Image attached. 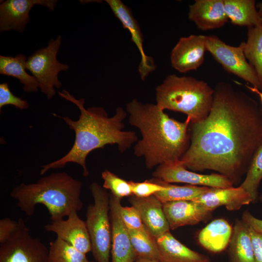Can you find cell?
Instances as JSON below:
<instances>
[{"instance_id":"obj_1","label":"cell","mask_w":262,"mask_h":262,"mask_svg":"<svg viewBox=\"0 0 262 262\" xmlns=\"http://www.w3.org/2000/svg\"><path fill=\"white\" fill-rule=\"evenodd\" d=\"M213 89L208 115L190 124V145L180 161L188 169L214 170L237 184L262 144V107L227 82Z\"/></svg>"},{"instance_id":"obj_23","label":"cell","mask_w":262,"mask_h":262,"mask_svg":"<svg viewBox=\"0 0 262 262\" xmlns=\"http://www.w3.org/2000/svg\"><path fill=\"white\" fill-rule=\"evenodd\" d=\"M229 245L230 262H255L248 226L243 220H236Z\"/></svg>"},{"instance_id":"obj_37","label":"cell","mask_w":262,"mask_h":262,"mask_svg":"<svg viewBox=\"0 0 262 262\" xmlns=\"http://www.w3.org/2000/svg\"><path fill=\"white\" fill-rule=\"evenodd\" d=\"M245 86L249 90H250L251 92L257 94L259 96L260 100H261L262 107V92H261L260 90H259L257 88L253 87V86H250L247 84H245Z\"/></svg>"},{"instance_id":"obj_5","label":"cell","mask_w":262,"mask_h":262,"mask_svg":"<svg viewBox=\"0 0 262 262\" xmlns=\"http://www.w3.org/2000/svg\"><path fill=\"white\" fill-rule=\"evenodd\" d=\"M155 90L156 104L161 108L186 115L190 123L205 119L212 108L214 89L192 76L169 75Z\"/></svg>"},{"instance_id":"obj_15","label":"cell","mask_w":262,"mask_h":262,"mask_svg":"<svg viewBox=\"0 0 262 262\" xmlns=\"http://www.w3.org/2000/svg\"><path fill=\"white\" fill-rule=\"evenodd\" d=\"M45 229L68 243L79 251L86 254L91 251V243L85 221L77 212L71 213L66 219L51 221L45 226Z\"/></svg>"},{"instance_id":"obj_29","label":"cell","mask_w":262,"mask_h":262,"mask_svg":"<svg viewBox=\"0 0 262 262\" xmlns=\"http://www.w3.org/2000/svg\"><path fill=\"white\" fill-rule=\"evenodd\" d=\"M262 179V144L260 146L250 164L244 181L240 186L251 196L253 202L258 197V189Z\"/></svg>"},{"instance_id":"obj_25","label":"cell","mask_w":262,"mask_h":262,"mask_svg":"<svg viewBox=\"0 0 262 262\" xmlns=\"http://www.w3.org/2000/svg\"><path fill=\"white\" fill-rule=\"evenodd\" d=\"M157 179L164 186V189L156 193L154 195L162 203L178 200H192L210 188L209 187L192 185L179 186Z\"/></svg>"},{"instance_id":"obj_26","label":"cell","mask_w":262,"mask_h":262,"mask_svg":"<svg viewBox=\"0 0 262 262\" xmlns=\"http://www.w3.org/2000/svg\"><path fill=\"white\" fill-rule=\"evenodd\" d=\"M244 52L262 85V25L248 28Z\"/></svg>"},{"instance_id":"obj_8","label":"cell","mask_w":262,"mask_h":262,"mask_svg":"<svg viewBox=\"0 0 262 262\" xmlns=\"http://www.w3.org/2000/svg\"><path fill=\"white\" fill-rule=\"evenodd\" d=\"M14 231L0 243V262H50L49 248L33 237L23 219H18Z\"/></svg>"},{"instance_id":"obj_21","label":"cell","mask_w":262,"mask_h":262,"mask_svg":"<svg viewBox=\"0 0 262 262\" xmlns=\"http://www.w3.org/2000/svg\"><path fill=\"white\" fill-rule=\"evenodd\" d=\"M233 228L222 218L215 219L206 226L198 233V241L206 249L217 253L229 245Z\"/></svg>"},{"instance_id":"obj_2","label":"cell","mask_w":262,"mask_h":262,"mask_svg":"<svg viewBox=\"0 0 262 262\" xmlns=\"http://www.w3.org/2000/svg\"><path fill=\"white\" fill-rule=\"evenodd\" d=\"M58 94L62 98L75 104L80 110V114L77 120H73L67 116H59L74 131L75 141L71 148L65 156L43 165L40 175L45 174L50 169L63 168L68 163H74L82 167L83 175L86 177L89 173L86 165V159L91 151L103 148L107 145L116 144L118 150L123 153L138 140L135 132L123 131V121L127 113L122 107H117L115 114L109 117L102 107L86 109L83 98L77 99L65 89L58 92Z\"/></svg>"},{"instance_id":"obj_30","label":"cell","mask_w":262,"mask_h":262,"mask_svg":"<svg viewBox=\"0 0 262 262\" xmlns=\"http://www.w3.org/2000/svg\"><path fill=\"white\" fill-rule=\"evenodd\" d=\"M103 180L102 187L109 190L111 194L121 199L132 195L129 181H126L108 170H104L101 174Z\"/></svg>"},{"instance_id":"obj_35","label":"cell","mask_w":262,"mask_h":262,"mask_svg":"<svg viewBox=\"0 0 262 262\" xmlns=\"http://www.w3.org/2000/svg\"><path fill=\"white\" fill-rule=\"evenodd\" d=\"M18 221L5 217L0 220V243L5 241L17 227Z\"/></svg>"},{"instance_id":"obj_16","label":"cell","mask_w":262,"mask_h":262,"mask_svg":"<svg viewBox=\"0 0 262 262\" xmlns=\"http://www.w3.org/2000/svg\"><path fill=\"white\" fill-rule=\"evenodd\" d=\"M163 208L170 229L197 224L208 219L213 212L202 204L191 200L165 202L163 203Z\"/></svg>"},{"instance_id":"obj_9","label":"cell","mask_w":262,"mask_h":262,"mask_svg":"<svg viewBox=\"0 0 262 262\" xmlns=\"http://www.w3.org/2000/svg\"><path fill=\"white\" fill-rule=\"evenodd\" d=\"M206 47L207 51L226 71L262 91L257 73L244 54V42L234 47L226 44L216 35H206Z\"/></svg>"},{"instance_id":"obj_36","label":"cell","mask_w":262,"mask_h":262,"mask_svg":"<svg viewBox=\"0 0 262 262\" xmlns=\"http://www.w3.org/2000/svg\"><path fill=\"white\" fill-rule=\"evenodd\" d=\"M242 220L247 225L262 234V220L254 216L248 211L244 212Z\"/></svg>"},{"instance_id":"obj_4","label":"cell","mask_w":262,"mask_h":262,"mask_svg":"<svg viewBox=\"0 0 262 262\" xmlns=\"http://www.w3.org/2000/svg\"><path fill=\"white\" fill-rule=\"evenodd\" d=\"M82 182L65 172L52 173L36 182L21 183L11 191V197L27 215L35 212V206H45L51 221L64 219L83 206L81 198Z\"/></svg>"},{"instance_id":"obj_12","label":"cell","mask_w":262,"mask_h":262,"mask_svg":"<svg viewBox=\"0 0 262 262\" xmlns=\"http://www.w3.org/2000/svg\"><path fill=\"white\" fill-rule=\"evenodd\" d=\"M206 50V35L180 37L171 52V66L180 73L196 70L203 64Z\"/></svg>"},{"instance_id":"obj_28","label":"cell","mask_w":262,"mask_h":262,"mask_svg":"<svg viewBox=\"0 0 262 262\" xmlns=\"http://www.w3.org/2000/svg\"><path fill=\"white\" fill-rule=\"evenodd\" d=\"M49 250L50 262H90L85 254L58 237L50 242Z\"/></svg>"},{"instance_id":"obj_13","label":"cell","mask_w":262,"mask_h":262,"mask_svg":"<svg viewBox=\"0 0 262 262\" xmlns=\"http://www.w3.org/2000/svg\"><path fill=\"white\" fill-rule=\"evenodd\" d=\"M56 0H7L0 5V31L16 30L22 33L30 21L29 13L35 5L54 9Z\"/></svg>"},{"instance_id":"obj_18","label":"cell","mask_w":262,"mask_h":262,"mask_svg":"<svg viewBox=\"0 0 262 262\" xmlns=\"http://www.w3.org/2000/svg\"><path fill=\"white\" fill-rule=\"evenodd\" d=\"M188 16L202 31L220 28L229 20L224 0H196L189 6Z\"/></svg>"},{"instance_id":"obj_10","label":"cell","mask_w":262,"mask_h":262,"mask_svg":"<svg viewBox=\"0 0 262 262\" xmlns=\"http://www.w3.org/2000/svg\"><path fill=\"white\" fill-rule=\"evenodd\" d=\"M152 176L169 183H185L188 185L212 188H228L233 185L229 179L220 174L205 175L188 170L180 160L158 166Z\"/></svg>"},{"instance_id":"obj_33","label":"cell","mask_w":262,"mask_h":262,"mask_svg":"<svg viewBox=\"0 0 262 262\" xmlns=\"http://www.w3.org/2000/svg\"><path fill=\"white\" fill-rule=\"evenodd\" d=\"M7 105H12L16 108L26 109L29 104L26 100L14 95L10 91L8 83L0 84V110Z\"/></svg>"},{"instance_id":"obj_19","label":"cell","mask_w":262,"mask_h":262,"mask_svg":"<svg viewBox=\"0 0 262 262\" xmlns=\"http://www.w3.org/2000/svg\"><path fill=\"white\" fill-rule=\"evenodd\" d=\"M199 202L213 211L224 206L230 211L239 210L243 206L253 202L250 195L241 186L212 188L192 200Z\"/></svg>"},{"instance_id":"obj_27","label":"cell","mask_w":262,"mask_h":262,"mask_svg":"<svg viewBox=\"0 0 262 262\" xmlns=\"http://www.w3.org/2000/svg\"><path fill=\"white\" fill-rule=\"evenodd\" d=\"M128 229L137 258L154 259L161 262L160 253L156 241L147 231Z\"/></svg>"},{"instance_id":"obj_22","label":"cell","mask_w":262,"mask_h":262,"mask_svg":"<svg viewBox=\"0 0 262 262\" xmlns=\"http://www.w3.org/2000/svg\"><path fill=\"white\" fill-rule=\"evenodd\" d=\"M227 16L232 24L248 28L262 25V17L255 0H224Z\"/></svg>"},{"instance_id":"obj_11","label":"cell","mask_w":262,"mask_h":262,"mask_svg":"<svg viewBox=\"0 0 262 262\" xmlns=\"http://www.w3.org/2000/svg\"><path fill=\"white\" fill-rule=\"evenodd\" d=\"M120 201V198L110 195L111 262H134L137 257L128 229L121 218Z\"/></svg>"},{"instance_id":"obj_34","label":"cell","mask_w":262,"mask_h":262,"mask_svg":"<svg viewBox=\"0 0 262 262\" xmlns=\"http://www.w3.org/2000/svg\"><path fill=\"white\" fill-rule=\"evenodd\" d=\"M247 226L251 239L255 262H262V234Z\"/></svg>"},{"instance_id":"obj_32","label":"cell","mask_w":262,"mask_h":262,"mask_svg":"<svg viewBox=\"0 0 262 262\" xmlns=\"http://www.w3.org/2000/svg\"><path fill=\"white\" fill-rule=\"evenodd\" d=\"M121 218L128 229L140 231H147L138 210L133 206H121Z\"/></svg>"},{"instance_id":"obj_38","label":"cell","mask_w":262,"mask_h":262,"mask_svg":"<svg viewBox=\"0 0 262 262\" xmlns=\"http://www.w3.org/2000/svg\"><path fill=\"white\" fill-rule=\"evenodd\" d=\"M134 262H162L160 261L143 258H137Z\"/></svg>"},{"instance_id":"obj_41","label":"cell","mask_w":262,"mask_h":262,"mask_svg":"<svg viewBox=\"0 0 262 262\" xmlns=\"http://www.w3.org/2000/svg\"><path fill=\"white\" fill-rule=\"evenodd\" d=\"M90 262H94V261H90Z\"/></svg>"},{"instance_id":"obj_7","label":"cell","mask_w":262,"mask_h":262,"mask_svg":"<svg viewBox=\"0 0 262 262\" xmlns=\"http://www.w3.org/2000/svg\"><path fill=\"white\" fill-rule=\"evenodd\" d=\"M61 40V35L55 39H51L47 47L34 52L27 58L26 62V69L36 79L41 91L48 99L55 96L54 87L59 89L62 86L58 78L59 73L69 68L68 65L61 63L57 59Z\"/></svg>"},{"instance_id":"obj_40","label":"cell","mask_w":262,"mask_h":262,"mask_svg":"<svg viewBox=\"0 0 262 262\" xmlns=\"http://www.w3.org/2000/svg\"><path fill=\"white\" fill-rule=\"evenodd\" d=\"M260 199V200L261 201V202H262V194L261 195Z\"/></svg>"},{"instance_id":"obj_39","label":"cell","mask_w":262,"mask_h":262,"mask_svg":"<svg viewBox=\"0 0 262 262\" xmlns=\"http://www.w3.org/2000/svg\"><path fill=\"white\" fill-rule=\"evenodd\" d=\"M257 7L258 8V11L259 15L262 17V2L258 3Z\"/></svg>"},{"instance_id":"obj_24","label":"cell","mask_w":262,"mask_h":262,"mask_svg":"<svg viewBox=\"0 0 262 262\" xmlns=\"http://www.w3.org/2000/svg\"><path fill=\"white\" fill-rule=\"evenodd\" d=\"M27 58L23 54L11 56H0V74L18 79L23 84L26 92H35L39 85L35 77L26 71Z\"/></svg>"},{"instance_id":"obj_17","label":"cell","mask_w":262,"mask_h":262,"mask_svg":"<svg viewBox=\"0 0 262 262\" xmlns=\"http://www.w3.org/2000/svg\"><path fill=\"white\" fill-rule=\"evenodd\" d=\"M129 200L138 210L144 226L154 239L170 231L163 203L154 195L146 197L132 195Z\"/></svg>"},{"instance_id":"obj_14","label":"cell","mask_w":262,"mask_h":262,"mask_svg":"<svg viewBox=\"0 0 262 262\" xmlns=\"http://www.w3.org/2000/svg\"><path fill=\"white\" fill-rule=\"evenodd\" d=\"M113 13L121 23L123 28L128 30L131 40L137 47L141 61L138 72L142 80L144 81L148 75L154 71L156 66L153 58L147 55L143 48V36L139 24L134 17L131 10L120 0H106Z\"/></svg>"},{"instance_id":"obj_3","label":"cell","mask_w":262,"mask_h":262,"mask_svg":"<svg viewBox=\"0 0 262 262\" xmlns=\"http://www.w3.org/2000/svg\"><path fill=\"white\" fill-rule=\"evenodd\" d=\"M126 111L129 124L142 136L134 146V154L144 158L147 169L180 160L190 143L188 118L178 121L157 104L143 103L136 98L126 104Z\"/></svg>"},{"instance_id":"obj_20","label":"cell","mask_w":262,"mask_h":262,"mask_svg":"<svg viewBox=\"0 0 262 262\" xmlns=\"http://www.w3.org/2000/svg\"><path fill=\"white\" fill-rule=\"evenodd\" d=\"M162 262H211L206 255L193 250L167 232L155 239Z\"/></svg>"},{"instance_id":"obj_6","label":"cell","mask_w":262,"mask_h":262,"mask_svg":"<svg viewBox=\"0 0 262 262\" xmlns=\"http://www.w3.org/2000/svg\"><path fill=\"white\" fill-rule=\"evenodd\" d=\"M94 199L86 210V227L91 243V252L96 262H110L111 225L110 195L97 182L89 186Z\"/></svg>"},{"instance_id":"obj_31","label":"cell","mask_w":262,"mask_h":262,"mask_svg":"<svg viewBox=\"0 0 262 262\" xmlns=\"http://www.w3.org/2000/svg\"><path fill=\"white\" fill-rule=\"evenodd\" d=\"M129 181L132 195L139 197L150 196L164 189V186L154 178L143 182Z\"/></svg>"}]
</instances>
